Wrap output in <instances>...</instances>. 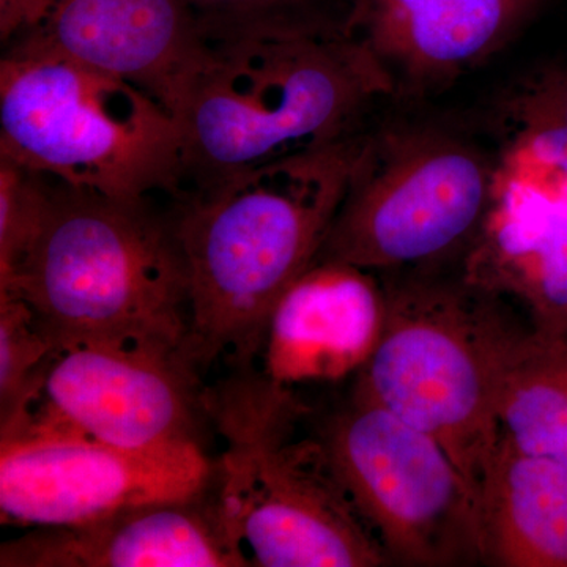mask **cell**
I'll list each match as a JSON object with an SVG mask.
<instances>
[{
    "mask_svg": "<svg viewBox=\"0 0 567 567\" xmlns=\"http://www.w3.org/2000/svg\"><path fill=\"white\" fill-rule=\"evenodd\" d=\"M533 183L496 178L495 199L466 254L470 281L513 301L537 334L567 341V210Z\"/></svg>",
    "mask_w": 567,
    "mask_h": 567,
    "instance_id": "5bb4252c",
    "label": "cell"
},
{
    "mask_svg": "<svg viewBox=\"0 0 567 567\" xmlns=\"http://www.w3.org/2000/svg\"><path fill=\"white\" fill-rule=\"evenodd\" d=\"M21 37L136 85L175 117L208 43L183 0H54Z\"/></svg>",
    "mask_w": 567,
    "mask_h": 567,
    "instance_id": "7c38bea8",
    "label": "cell"
},
{
    "mask_svg": "<svg viewBox=\"0 0 567 567\" xmlns=\"http://www.w3.org/2000/svg\"><path fill=\"white\" fill-rule=\"evenodd\" d=\"M0 290L25 301L58 349L80 342L186 353L189 286L173 223L145 200L52 181L35 240Z\"/></svg>",
    "mask_w": 567,
    "mask_h": 567,
    "instance_id": "277c9868",
    "label": "cell"
},
{
    "mask_svg": "<svg viewBox=\"0 0 567 567\" xmlns=\"http://www.w3.org/2000/svg\"><path fill=\"white\" fill-rule=\"evenodd\" d=\"M363 132L197 188L173 223L189 286L188 358L249 368L284 293L316 262Z\"/></svg>",
    "mask_w": 567,
    "mask_h": 567,
    "instance_id": "7a4b0ae2",
    "label": "cell"
},
{
    "mask_svg": "<svg viewBox=\"0 0 567 567\" xmlns=\"http://www.w3.org/2000/svg\"><path fill=\"white\" fill-rule=\"evenodd\" d=\"M0 62V156L123 200L177 192L181 122L151 93L29 39Z\"/></svg>",
    "mask_w": 567,
    "mask_h": 567,
    "instance_id": "8992f818",
    "label": "cell"
},
{
    "mask_svg": "<svg viewBox=\"0 0 567 567\" xmlns=\"http://www.w3.org/2000/svg\"><path fill=\"white\" fill-rule=\"evenodd\" d=\"M205 33L223 31L246 22L309 13L312 0H183Z\"/></svg>",
    "mask_w": 567,
    "mask_h": 567,
    "instance_id": "44dd1931",
    "label": "cell"
},
{
    "mask_svg": "<svg viewBox=\"0 0 567 567\" xmlns=\"http://www.w3.org/2000/svg\"><path fill=\"white\" fill-rule=\"evenodd\" d=\"M2 567H248L210 491L87 524L40 527L0 547Z\"/></svg>",
    "mask_w": 567,
    "mask_h": 567,
    "instance_id": "4fadbf2b",
    "label": "cell"
},
{
    "mask_svg": "<svg viewBox=\"0 0 567 567\" xmlns=\"http://www.w3.org/2000/svg\"><path fill=\"white\" fill-rule=\"evenodd\" d=\"M204 406L224 440L216 502L252 566H390L319 440L295 436L306 409L290 386L238 369Z\"/></svg>",
    "mask_w": 567,
    "mask_h": 567,
    "instance_id": "5b68a950",
    "label": "cell"
},
{
    "mask_svg": "<svg viewBox=\"0 0 567 567\" xmlns=\"http://www.w3.org/2000/svg\"><path fill=\"white\" fill-rule=\"evenodd\" d=\"M481 566L567 567V466L499 436L476 487Z\"/></svg>",
    "mask_w": 567,
    "mask_h": 567,
    "instance_id": "2e32d148",
    "label": "cell"
},
{
    "mask_svg": "<svg viewBox=\"0 0 567 567\" xmlns=\"http://www.w3.org/2000/svg\"><path fill=\"white\" fill-rule=\"evenodd\" d=\"M496 421L518 453L567 466V341L529 333L503 377Z\"/></svg>",
    "mask_w": 567,
    "mask_h": 567,
    "instance_id": "e0dca14e",
    "label": "cell"
},
{
    "mask_svg": "<svg viewBox=\"0 0 567 567\" xmlns=\"http://www.w3.org/2000/svg\"><path fill=\"white\" fill-rule=\"evenodd\" d=\"M544 2L353 0L342 24L385 71L394 99H421L502 51Z\"/></svg>",
    "mask_w": 567,
    "mask_h": 567,
    "instance_id": "8fae6325",
    "label": "cell"
},
{
    "mask_svg": "<svg viewBox=\"0 0 567 567\" xmlns=\"http://www.w3.org/2000/svg\"><path fill=\"white\" fill-rule=\"evenodd\" d=\"M498 159L431 123L364 132L344 199L316 260L375 276L464 264L495 199Z\"/></svg>",
    "mask_w": 567,
    "mask_h": 567,
    "instance_id": "52a82bcc",
    "label": "cell"
},
{
    "mask_svg": "<svg viewBox=\"0 0 567 567\" xmlns=\"http://www.w3.org/2000/svg\"><path fill=\"white\" fill-rule=\"evenodd\" d=\"M316 439L390 566L481 565L475 492L434 436L353 391Z\"/></svg>",
    "mask_w": 567,
    "mask_h": 567,
    "instance_id": "ba28073f",
    "label": "cell"
},
{
    "mask_svg": "<svg viewBox=\"0 0 567 567\" xmlns=\"http://www.w3.org/2000/svg\"><path fill=\"white\" fill-rule=\"evenodd\" d=\"M382 306L375 275L334 260H316L284 293L270 317L264 374L281 385L336 379L363 364Z\"/></svg>",
    "mask_w": 567,
    "mask_h": 567,
    "instance_id": "9a60e30c",
    "label": "cell"
},
{
    "mask_svg": "<svg viewBox=\"0 0 567 567\" xmlns=\"http://www.w3.org/2000/svg\"><path fill=\"white\" fill-rule=\"evenodd\" d=\"M215 476L197 442L137 451L37 427L0 439V514L24 527H69L193 498Z\"/></svg>",
    "mask_w": 567,
    "mask_h": 567,
    "instance_id": "9c48e42d",
    "label": "cell"
},
{
    "mask_svg": "<svg viewBox=\"0 0 567 567\" xmlns=\"http://www.w3.org/2000/svg\"><path fill=\"white\" fill-rule=\"evenodd\" d=\"M51 178L0 156V282L9 281L39 234Z\"/></svg>",
    "mask_w": 567,
    "mask_h": 567,
    "instance_id": "ffe728a7",
    "label": "cell"
},
{
    "mask_svg": "<svg viewBox=\"0 0 567 567\" xmlns=\"http://www.w3.org/2000/svg\"><path fill=\"white\" fill-rule=\"evenodd\" d=\"M55 352L31 306L0 290V435L20 427L39 402Z\"/></svg>",
    "mask_w": 567,
    "mask_h": 567,
    "instance_id": "d6986e66",
    "label": "cell"
},
{
    "mask_svg": "<svg viewBox=\"0 0 567 567\" xmlns=\"http://www.w3.org/2000/svg\"><path fill=\"white\" fill-rule=\"evenodd\" d=\"M207 40L177 115L197 188L363 132L375 104L394 99L342 22L286 14Z\"/></svg>",
    "mask_w": 567,
    "mask_h": 567,
    "instance_id": "6da1fadb",
    "label": "cell"
},
{
    "mask_svg": "<svg viewBox=\"0 0 567 567\" xmlns=\"http://www.w3.org/2000/svg\"><path fill=\"white\" fill-rule=\"evenodd\" d=\"M200 412L204 390L186 353L80 342L58 349L39 402L6 436L58 429L125 450H159L197 442Z\"/></svg>",
    "mask_w": 567,
    "mask_h": 567,
    "instance_id": "30bf717a",
    "label": "cell"
},
{
    "mask_svg": "<svg viewBox=\"0 0 567 567\" xmlns=\"http://www.w3.org/2000/svg\"><path fill=\"white\" fill-rule=\"evenodd\" d=\"M379 327L357 393L434 436L476 494L499 442L496 401L533 331L464 265L382 275Z\"/></svg>",
    "mask_w": 567,
    "mask_h": 567,
    "instance_id": "3957f363",
    "label": "cell"
},
{
    "mask_svg": "<svg viewBox=\"0 0 567 567\" xmlns=\"http://www.w3.org/2000/svg\"><path fill=\"white\" fill-rule=\"evenodd\" d=\"M509 163H546L567 174V65L537 70L514 82L498 103Z\"/></svg>",
    "mask_w": 567,
    "mask_h": 567,
    "instance_id": "ac0fdd59",
    "label": "cell"
},
{
    "mask_svg": "<svg viewBox=\"0 0 567 567\" xmlns=\"http://www.w3.org/2000/svg\"><path fill=\"white\" fill-rule=\"evenodd\" d=\"M52 3L54 0H0V37L3 43L35 29Z\"/></svg>",
    "mask_w": 567,
    "mask_h": 567,
    "instance_id": "7402d4cb",
    "label": "cell"
}]
</instances>
